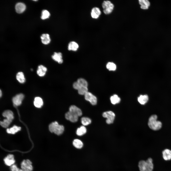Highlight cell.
<instances>
[{
	"label": "cell",
	"mask_w": 171,
	"mask_h": 171,
	"mask_svg": "<svg viewBox=\"0 0 171 171\" xmlns=\"http://www.w3.org/2000/svg\"><path fill=\"white\" fill-rule=\"evenodd\" d=\"M138 166L140 171H152L153 168L152 160L149 158L146 161L141 160Z\"/></svg>",
	"instance_id": "1"
},
{
	"label": "cell",
	"mask_w": 171,
	"mask_h": 171,
	"mask_svg": "<svg viewBox=\"0 0 171 171\" xmlns=\"http://www.w3.org/2000/svg\"><path fill=\"white\" fill-rule=\"evenodd\" d=\"M157 116L156 115H153L151 116L149 119L148 126L152 130H158L162 127V123L159 121L157 120Z\"/></svg>",
	"instance_id": "2"
},
{
	"label": "cell",
	"mask_w": 171,
	"mask_h": 171,
	"mask_svg": "<svg viewBox=\"0 0 171 171\" xmlns=\"http://www.w3.org/2000/svg\"><path fill=\"white\" fill-rule=\"evenodd\" d=\"M49 129L52 133H54L57 135L61 134L64 130V127L62 125L58 124L57 121L53 122L50 124Z\"/></svg>",
	"instance_id": "3"
},
{
	"label": "cell",
	"mask_w": 171,
	"mask_h": 171,
	"mask_svg": "<svg viewBox=\"0 0 171 171\" xmlns=\"http://www.w3.org/2000/svg\"><path fill=\"white\" fill-rule=\"evenodd\" d=\"M103 9V12L106 14H108L113 11L114 8V5L109 0L104 1L102 4Z\"/></svg>",
	"instance_id": "4"
},
{
	"label": "cell",
	"mask_w": 171,
	"mask_h": 171,
	"mask_svg": "<svg viewBox=\"0 0 171 171\" xmlns=\"http://www.w3.org/2000/svg\"><path fill=\"white\" fill-rule=\"evenodd\" d=\"M103 116L107 119L106 123L110 124L113 123L115 117L114 113L112 111H108L104 112L102 114Z\"/></svg>",
	"instance_id": "5"
},
{
	"label": "cell",
	"mask_w": 171,
	"mask_h": 171,
	"mask_svg": "<svg viewBox=\"0 0 171 171\" xmlns=\"http://www.w3.org/2000/svg\"><path fill=\"white\" fill-rule=\"evenodd\" d=\"M21 169L25 171H32L33 168L31 162L29 159L24 160L21 164Z\"/></svg>",
	"instance_id": "6"
},
{
	"label": "cell",
	"mask_w": 171,
	"mask_h": 171,
	"mask_svg": "<svg viewBox=\"0 0 171 171\" xmlns=\"http://www.w3.org/2000/svg\"><path fill=\"white\" fill-rule=\"evenodd\" d=\"M85 99L90 102L93 105H96L97 103V99L96 96L91 93L88 92L84 95Z\"/></svg>",
	"instance_id": "7"
},
{
	"label": "cell",
	"mask_w": 171,
	"mask_h": 171,
	"mask_svg": "<svg viewBox=\"0 0 171 171\" xmlns=\"http://www.w3.org/2000/svg\"><path fill=\"white\" fill-rule=\"evenodd\" d=\"M4 162L6 165L11 166L14 165L15 162L14 156L13 154H9L4 159Z\"/></svg>",
	"instance_id": "8"
},
{
	"label": "cell",
	"mask_w": 171,
	"mask_h": 171,
	"mask_svg": "<svg viewBox=\"0 0 171 171\" xmlns=\"http://www.w3.org/2000/svg\"><path fill=\"white\" fill-rule=\"evenodd\" d=\"M24 98V95L22 94H18L14 97L12 99L14 104L15 105H20Z\"/></svg>",
	"instance_id": "9"
},
{
	"label": "cell",
	"mask_w": 171,
	"mask_h": 171,
	"mask_svg": "<svg viewBox=\"0 0 171 171\" xmlns=\"http://www.w3.org/2000/svg\"><path fill=\"white\" fill-rule=\"evenodd\" d=\"M78 117L77 115L69 111L65 114L66 119L72 122H76L78 121Z\"/></svg>",
	"instance_id": "10"
},
{
	"label": "cell",
	"mask_w": 171,
	"mask_h": 171,
	"mask_svg": "<svg viewBox=\"0 0 171 171\" xmlns=\"http://www.w3.org/2000/svg\"><path fill=\"white\" fill-rule=\"evenodd\" d=\"M101 13V11L99 8L95 7L91 9L90 14L92 18L96 19L99 18Z\"/></svg>",
	"instance_id": "11"
},
{
	"label": "cell",
	"mask_w": 171,
	"mask_h": 171,
	"mask_svg": "<svg viewBox=\"0 0 171 171\" xmlns=\"http://www.w3.org/2000/svg\"><path fill=\"white\" fill-rule=\"evenodd\" d=\"M52 57L53 60L59 64H61L63 63L62 54L61 52H54Z\"/></svg>",
	"instance_id": "12"
},
{
	"label": "cell",
	"mask_w": 171,
	"mask_h": 171,
	"mask_svg": "<svg viewBox=\"0 0 171 171\" xmlns=\"http://www.w3.org/2000/svg\"><path fill=\"white\" fill-rule=\"evenodd\" d=\"M69 111L79 116H81L82 114L81 109L75 105L71 106L69 108Z\"/></svg>",
	"instance_id": "13"
},
{
	"label": "cell",
	"mask_w": 171,
	"mask_h": 171,
	"mask_svg": "<svg viewBox=\"0 0 171 171\" xmlns=\"http://www.w3.org/2000/svg\"><path fill=\"white\" fill-rule=\"evenodd\" d=\"M79 48L78 44L74 41L70 42L68 46V49L69 51H76Z\"/></svg>",
	"instance_id": "14"
},
{
	"label": "cell",
	"mask_w": 171,
	"mask_h": 171,
	"mask_svg": "<svg viewBox=\"0 0 171 171\" xmlns=\"http://www.w3.org/2000/svg\"><path fill=\"white\" fill-rule=\"evenodd\" d=\"M26 8V5L20 2L16 4L15 8L17 13H21L25 10Z\"/></svg>",
	"instance_id": "15"
},
{
	"label": "cell",
	"mask_w": 171,
	"mask_h": 171,
	"mask_svg": "<svg viewBox=\"0 0 171 171\" xmlns=\"http://www.w3.org/2000/svg\"><path fill=\"white\" fill-rule=\"evenodd\" d=\"M47 70V68L46 67L40 65L38 66L37 73L39 76H43L45 75Z\"/></svg>",
	"instance_id": "16"
},
{
	"label": "cell",
	"mask_w": 171,
	"mask_h": 171,
	"mask_svg": "<svg viewBox=\"0 0 171 171\" xmlns=\"http://www.w3.org/2000/svg\"><path fill=\"white\" fill-rule=\"evenodd\" d=\"M73 146L78 149H81L83 147V143L80 140L78 139H74L72 142Z\"/></svg>",
	"instance_id": "17"
},
{
	"label": "cell",
	"mask_w": 171,
	"mask_h": 171,
	"mask_svg": "<svg viewBox=\"0 0 171 171\" xmlns=\"http://www.w3.org/2000/svg\"><path fill=\"white\" fill-rule=\"evenodd\" d=\"M163 157L166 160H169L171 159V151L168 149H166L162 152Z\"/></svg>",
	"instance_id": "18"
},
{
	"label": "cell",
	"mask_w": 171,
	"mask_h": 171,
	"mask_svg": "<svg viewBox=\"0 0 171 171\" xmlns=\"http://www.w3.org/2000/svg\"><path fill=\"white\" fill-rule=\"evenodd\" d=\"M42 43L45 45L49 44L51 41L49 35L48 34H43L41 36Z\"/></svg>",
	"instance_id": "19"
},
{
	"label": "cell",
	"mask_w": 171,
	"mask_h": 171,
	"mask_svg": "<svg viewBox=\"0 0 171 171\" xmlns=\"http://www.w3.org/2000/svg\"><path fill=\"white\" fill-rule=\"evenodd\" d=\"M3 117L12 121L14 119L13 114L11 110H6L4 111L2 114Z\"/></svg>",
	"instance_id": "20"
},
{
	"label": "cell",
	"mask_w": 171,
	"mask_h": 171,
	"mask_svg": "<svg viewBox=\"0 0 171 171\" xmlns=\"http://www.w3.org/2000/svg\"><path fill=\"white\" fill-rule=\"evenodd\" d=\"M148 100V96L146 95H140L138 98V101L141 104L144 105L147 102Z\"/></svg>",
	"instance_id": "21"
},
{
	"label": "cell",
	"mask_w": 171,
	"mask_h": 171,
	"mask_svg": "<svg viewBox=\"0 0 171 171\" xmlns=\"http://www.w3.org/2000/svg\"><path fill=\"white\" fill-rule=\"evenodd\" d=\"M20 127L14 125L12 127L7 128L6 130V132L8 133L14 134L20 130Z\"/></svg>",
	"instance_id": "22"
},
{
	"label": "cell",
	"mask_w": 171,
	"mask_h": 171,
	"mask_svg": "<svg viewBox=\"0 0 171 171\" xmlns=\"http://www.w3.org/2000/svg\"><path fill=\"white\" fill-rule=\"evenodd\" d=\"M34 104L35 106L37 108L41 107L43 104L42 99L39 97H35L34 100Z\"/></svg>",
	"instance_id": "23"
},
{
	"label": "cell",
	"mask_w": 171,
	"mask_h": 171,
	"mask_svg": "<svg viewBox=\"0 0 171 171\" xmlns=\"http://www.w3.org/2000/svg\"><path fill=\"white\" fill-rule=\"evenodd\" d=\"M16 78L20 83H23L25 81V78L23 73L22 72H18L16 75Z\"/></svg>",
	"instance_id": "24"
},
{
	"label": "cell",
	"mask_w": 171,
	"mask_h": 171,
	"mask_svg": "<svg viewBox=\"0 0 171 171\" xmlns=\"http://www.w3.org/2000/svg\"><path fill=\"white\" fill-rule=\"evenodd\" d=\"M139 4L141 5V8L142 9H147L150 5V3L147 0H139Z\"/></svg>",
	"instance_id": "25"
},
{
	"label": "cell",
	"mask_w": 171,
	"mask_h": 171,
	"mask_svg": "<svg viewBox=\"0 0 171 171\" xmlns=\"http://www.w3.org/2000/svg\"><path fill=\"white\" fill-rule=\"evenodd\" d=\"M86 132V128L83 125L77 129L76 133L77 135L81 136L85 134Z\"/></svg>",
	"instance_id": "26"
},
{
	"label": "cell",
	"mask_w": 171,
	"mask_h": 171,
	"mask_svg": "<svg viewBox=\"0 0 171 171\" xmlns=\"http://www.w3.org/2000/svg\"><path fill=\"white\" fill-rule=\"evenodd\" d=\"M110 100L112 104H115L119 103L120 101V98L116 94L111 96L110 98Z\"/></svg>",
	"instance_id": "27"
},
{
	"label": "cell",
	"mask_w": 171,
	"mask_h": 171,
	"mask_svg": "<svg viewBox=\"0 0 171 171\" xmlns=\"http://www.w3.org/2000/svg\"><path fill=\"white\" fill-rule=\"evenodd\" d=\"M81 87H88V83L87 81L85 79L83 78H80L77 81Z\"/></svg>",
	"instance_id": "28"
},
{
	"label": "cell",
	"mask_w": 171,
	"mask_h": 171,
	"mask_svg": "<svg viewBox=\"0 0 171 171\" xmlns=\"http://www.w3.org/2000/svg\"><path fill=\"white\" fill-rule=\"evenodd\" d=\"M81 122L83 126H86L91 123V120L88 118L84 117L81 118Z\"/></svg>",
	"instance_id": "29"
},
{
	"label": "cell",
	"mask_w": 171,
	"mask_h": 171,
	"mask_svg": "<svg viewBox=\"0 0 171 171\" xmlns=\"http://www.w3.org/2000/svg\"><path fill=\"white\" fill-rule=\"evenodd\" d=\"M107 68L109 71H114L116 70V65L114 63L109 62L107 64Z\"/></svg>",
	"instance_id": "30"
},
{
	"label": "cell",
	"mask_w": 171,
	"mask_h": 171,
	"mask_svg": "<svg viewBox=\"0 0 171 171\" xmlns=\"http://www.w3.org/2000/svg\"><path fill=\"white\" fill-rule=\"evenodd\" d=\"M11 122L6 119H5L3 121L0 122V124L2 127L7 128L9 126Z\"/></svg>",
	"instance_id": "31"
},
{
	"label": "cell",
	"mask_w": 171,
	"mask_h": 171,
	"mask_svg": "<svg viewBox=\"0 0 171 171\" xmlns=\"http://www.w3.org/2000/svg\"><path fill=\"white\" fill-rule=\"evenodd\" d=\"M50 15L49 12L46 10H44L42 11L41 18L42 19H44L48 18Z\"/></svg>",
	"instance_id": "32"
},
{
	"label": "cell",
	"mask_w": 171,
	"mask_h": 171,
	"mask_svg": "<svg viewBox=\"0 0 171 171\" xmlns=\"http://www.w3.org/2000/svg\"><path fill=\"white\" fill-rule=\"evenodd\" d=\"M78 93L80 95H85L88 91L87 87H81L78 90Z\"/></svg>",
	"instance_id": "33"
},
{
	"label": "cell",
	"mask_w": 171,
	"mask_h": 171,
	"mask_svg": "<svg viewBox=\"0 0 171 171\" xmlns=\"http://www.w3.org/2000/svg\"><path fill=\"white\" fill-rule=\"evenodd\" d=\"M10 169L11 171H19V170L17 166L15 164L10 166Z\"/></svg>",
	"instance_id": "34"
},
{
	"label": "cell",
	"mask_w": 171,
	"mask_h": 171,
	"mask_svg": "<svg viewBox=\"0 0 171 171\" xmlns=\"http://www.w3.org/2000/svg\"><path fill=\"white\" fill-rule=\"evenodd\" d=\"M73 86V88L77 90L81 87L77 81L74 83Z\"/></svg>",
	"instance_id": "35"
},
{
	"label": "cell",
	"mask_w": 171,
	"mask_h": 171,
	"mask_svg": "<svg viewBox=\"0 0 171 171\" xmlns=\"http://www.w3.org/2000/svg\"><path fill=\"white\" fill-rule=\"evenodd\" d=\"M0 97H1V95H2V92L1 91V90H0Z\"/></svg>",
	"instance_id": "36"
},
{
	"label": "cell",
	"mask_w": 171,
	"mask_h": 171,
	"mask_svg": "<svg viewBox=\"0 0 171 171\" xmlns=\"http://www.w3.org/2000/svg\"><path fill=\"white\" fill-rule=\"evenodd\" d=\"M19 171H25L21 169H19Z\"/></svg>",
	"instance_id": "37"
}]
</instances>
